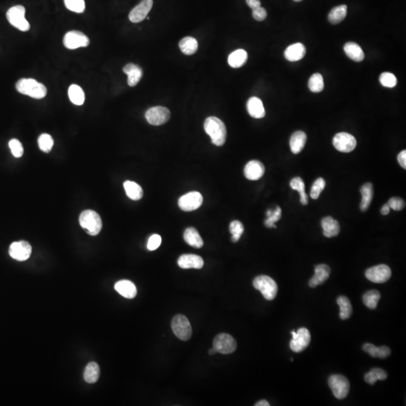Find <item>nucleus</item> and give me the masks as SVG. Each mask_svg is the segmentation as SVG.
<instances>
[{"mask_svg":"<svg viewBox=\"0 0 406 406\" xmlns=\"http://www.w3.org/2000/svg\"><path fill=\"white\" fill-rule=\"evenodd\" d=\"M204 128L214 145L216 146L224 145L227 139V128L221 119L216 117H209L205 121Z\"/></svg>","mask_w":406,"mask_h":406,"instance_id":"f257e3e1","label":"nucleus"},{"mask_svg":"<svg viewBox=\"0 0 406 406\" xmlns=\"http://www.w3.org/2000/svg\"><path fill=\"white\" fill-rule=\"evenodd\" d=\"M16 89L21 94L40 99L47 95V88L42 83L33 78H22L17 82Z\"/></svg>","mask_w":406,"mask_h":406,"instance_id":"f03ea898","label":"nucleus"},{"mask_svg":"<svg viewBox=\"0 0 406 406\" xmlns=\"http://www.w3.org/2000/svg\"><path fill=\"white\" fill-rule=\"evenodd\" d=\"M81 227L90 236H96L100 233L103 222L100 216L94 211L86 210L79 217Z\"/></svg>","mask_w":406,"mask_h":406,"instance_id":"7ed1b4c3","label":"nucleus"},{"mask_svg":"<svg viewBox=\"0 0 406 406\" xmlns=\"http://www.w3.org/2000/svg\"><path fill=\"white\" fill-rule=\"evenodd\" d=\"M254 288L260 290L263 297L267 300H273L278 293V285L276 282L267 275L257 276L253 282Z\"/></svg>","mask_w":406,"mask_h":406,"instance_id":"20e7f679","label":"nucleus"},{"mask_svg":"<svg viewBox=\"0 0 406 406\" xmlns=\"http://www.w3.org/2000/svg\"><path fill=\"white\" fill-rule=\"evenodd\" d=\"M26 9L23 6H15L8 10L6 17L8 21L15 28L22 32L28 31L30 23L25 18Z\"/></svg>","mask_w":406,"mask_h":406,"instance_id":"39448f33","label":"nucleus"},{"mask_svg":"<svg viewBox=\"0 0 406 406\" xmlns=\"http://www.w3.org/2000/svg\"><path fill=\"white\" fill-rule=\"evenodd\" d=\"M172 331L174 334L182 341H187L192 336V327L187 317L178 315L172 321Z\"/></svg>","mask_w":406,"mask_h":406,"instance_id":"423d86ee","label":"nucleus"},{"mask_svg":"<svg viewBox=\"0 0 406 406\" xmlns=\"http://www.w3.org/2000/svg\"><path fill=\"white\" fill-rule=\"evenodd\" d=\"M329 386L335 397L343 399L348 396L350 383L346 377L341 375H333L329 378Z\"/></svg>","mask_w":406,"mask_h":406,"instance_id":"0eeeda50","label":"nucleus"},{"mask_svg":"<svg viewBox=\"0 0 406 406\" xmlns=\"http://www.w3.org/2000/svg\"><path fill=\"white\" fill-rule=\"evenodd\" d=\"M213 348L218 353L230 354L236 351L237 343L233 336L227 333H221L214 339Z\"/></svg>","mask_w":406,"mask_h":406,"instance_id":"6e6552de","label":"nucleus"},{"mask_svg":"<svg viewBox=\"0 0 406 406\" xmlns=\"http://www.w3.org/2000/svg\"><path fill=\"white\" fill-rule=\"evenodd\" d=\"M170 111L163 106L151 108L145 113L147 121L151 125L160 126L166 124L170 118Z\"/></svg>","mask_w":406,"mask_h":406,"instance_id":"1a4fd4ad","label":"nucleus"},{"mask_svg":"<svg viewBox=\"0 0 406 406\" xmlns=\"http://www.w3.org/2000/svg\"><path fill=\"white\" fill-rule=\"evenodd\" d=\"M90 44L88 37L77 30L68 32L63 38V45L68 49L74 50L87 47Z\"/></svg>","mask_w":406,"mask_h":406,"instance_id":"9d476101","label":"nucleus"},{"mask_svg":"<svg viewBox=\"0 0 406 406\" xmlns=\"http://www.w3.org/2000/svg\"><path fill=\"white\" fill-rule=\"evenodd\" d=\"M391 275V269L388 266L384 264L373 266L366 271V278L377 284H381L388 281Z\"/></svg>","mask_w":406,"mask_h":406,"instance_id":"9b49d317","label":"nucleus"},{"mask_svg":"<svg viewBox=\"0 0 406 406\" xmlns=\"http://www.w3.org/2000/svg\"><path fill=\"white\" fill-rule=\"evenodd\" d=\"M291 334L293 339L290 341V347L292 351L300 353L307 348L311 342V334L309 330L300 328L297 332L292 331Z\"/></svg>","mask_w":406,"mask_h":406,"instance_id":"f8f14e48","label":"nucleus"},{"mask_svg":"<svg viewBox=\"0 0 406 406\" xmlns=\"http://www.w3.org/2000/svg\"><path fill=\"white\" fill-rule=\"evenodd\" d=\"M333 143L336 150L343 153L351 152L357 146L355 137L347 133L336 134L333 138Z\"/></svg>","mask_w":406,"mask_h":406,"instance_id":"ddd939ff","label":"nucleus"},{"mask_svg":"<svg viewBox=\"0 0 406 406\" xmlns=\"http://www.w3.org/2000/svg\"><path fill=\"white\" fill-rule=\"evenodd\" d=\"M203 197L199 192L193 191L181 196L178 199V206L184 212L196 210L202 206Z\"/></svg>","mask_w":406,"mask_h":406,"instance_id":"4468645a","label":"nucleus"},{"mask_svg":"<svg viewBox=\"0 0 406 406\" xmlns=\"http://www.w3.org/2000/svg\"><path fill=\"white\" fill-rule=\"evenodd\" d=\"M31 253V245L25 241L14 242L9 248V254L11 257L18 261H25L28 260Z\"/></svg>","mask_w":406,"mask_h":406,"instance_id":"2eb2a0df","label":"nucleus"},{"mask_svg":"<svg viewBox=\"0 0 406 406\" xmlns=\"http://www.w3.org/2000/svg\"><path fill=\"white\" fill-rule=\"evenodd\" d=\"M153 4H154L153 0H142L130 12L129 15L130 21L135 24L143 21L152 9Z\"/></svg>","mask_w":406,"mask_h":406,"instance_id":"dca6fc26","label":"nucleus"},{"mask_svg":"<svg viewBox=\"0 0 406 406\" xmlns=\"http://www.w3.org/2000/svg\"><path fill=\"white\" fill-rule=\"evenodd\" d=\"M244 173L247 179L257 181L264 175V165L258 160H251L245 166Z\"/></svg>","mask_w":406,"mask_h":406,"instance_id":"f3484780","label":"nucleus"},{"mask_svg":"<svg viewBox=\"0 0 406 406\" xmlns=\"http://www.w3.org/2000/svg\"><path fill=\"white\" fill-rule=\"evenodd\" d=\"M178 264L181 269H202L204 260L196 254H183L178 258Z\"/></svg>","mask_w":406,"mask_h":406,"instance_id":"a211bd4d","label":"nucleus"},{"mask_svg":"<svg viewBox=\"0 0 406 406\" xmlns=\"http://www.w3.org/2000/svg\"><path fill=\"white\" fill-rule=\"evenodd\" d=\"M331 269L330 266L326 264H320L315 266V275L309 281V287L315 288L317 286L321 285L325 282L330 277Z\"/></svg>","mask_w":406,"mask_h":406,"instance_id":"6ab92c4d","label":"nucleus"},{"mask_svg":"<svg viewBox=\"0 0 406 406\" xmlns=\"http://www.w3.org/2000/svg\"><path fill=\"white\" fill-rule=\"evenodd\" d=\"M124 72L127 74L128 79L127 83L130 87H135L139 84L143 75L142 68L134 63H128L124 67Z\"/></svg>","mask_w":406,"mask_h":406,"instance_id":"aec40b11","label":"nucleus"},{"mask_svg":"<svg viewBox=\"0 0 406 406\" xmlns=\"http://www.w3.org/2000/svg\"><path fill=\"white\" fill-rule=\"evenodd\" d=\"M115 289L118 293L127 299H133L137 295L136 285L128 280L118 281L115 284Z\"/></svg>","mask_w":406,"mask_h":406,"instance_id":"412c9836","label":"nucleus"},{"mask_svg":"<svg viewBox=\"0 0 406 406\" xmlns=\"http://www.w3.org/2000/svg\"><path fill=\"white\" fill-rule=\"evenodd\" d=\"M306 54V48L303 44L296 43L287 47L284 51V57L290 62L302 60Z\"/></svg>","mask_w":406,"mask_h":406,"instance_id":"4be33fe9","label":"nucleus"},{"mask_svg":"<svg viewBox=\"0 0 406 406\" xmlns=\"http://www.w3.org/2000/svg\"><path fill=\"white\" fill-rule=\"evenodd\" d=\"M247 109H248L249 115L252 118H257V119L264 118L266 115L263 102L255 96H253L248 99V103H247Z\"/></svg>","mask_w":406,"mask_h":406,"instance_id":"5701e85b","label":"nucleus"},{"mask_svg":"<svg viewBox=\"0 0 406 406\" xmlns=\"http://www.w3.org/2000/svg\"><path fill=\"white\" fill-rule=\"evenodd\" d=\"M321 227L324 230V236L327 238L335 237L338 236L340 232V225L339 222L330 216L323 218L321 221Z\"/></svg>","mask_w":406,"mask_h":406,"instance_id":"b1692460","label":"nucleus"},{"mask_svg":"<svg viewBox=\"0 0 406 406\" xmlns=\"http://www.w3.org/2000/svg\"><path fill=\"white\" fill-rule=\"evenodd\" d=\"M307 141V136L302 131H296L292 135L290 140V150L294 154H299L303 149Z\"/></svg>","mask_w":406,"mask_h":406,"instance_id":"393cba45","label":"nucleus"},{"mask_svg":"<svg viewBox=\"0 0 406 406\" xmlns=\"http://www.w3.org/2000/svg\"><path fill=\"white\" fill-rule=\"evenodd\" d=\"M344 51L346 55L354 61L361 62L364 60L365 55L363 50L360 48V45L355 42H350L345 44L344 46Z\"/></svg>","mask_w":406,"mask_h":406,"instance_id":"a878e982","label":"nucleus"},{"mask_svg":"<svg viewBox=\"0 0 406 406\" xmlns=\"http://www.w3.org/2000/svg\"><path fill=\"white\" fill-rule=\"evenodd\" d=\"M363 349L371 357H375V358H387L391 354V351L388 347H376L370 343L365 344L363 346Z\"/></svg>","mask_w":406,"mask_h":406,"instance_id":"bb28decb","label":"nucleus"},{"mask_svg":"<svg viewBox=\"0 0 406 406\" xmlns=\"http://www.w3.org/2000/svg\"><path fill=\"white\" fill-rule=\"evenodd\" d=\"M184 239L189 245L193 248H200L204 245V242H203L199 232L193 227H188L184 231Z\"/></svg>","mask_w":406,"mask_h":406,"instance_id":"cd10ccee","label":"nucleus"},{"mask_svg":"<svg viewBox=\"0 0 406 406\" xmlns=\"http://www.w3.org/2000/svg\"><path fill=\"white\" fill-rule=\"evenodd\" d=\"M248 60V53L243 49L233 51L228 57V63L231 67L240 68L246 63Z\"/></svg>","mask_w":406,"mask_h":406,"instance_id":"c85d7f7f","label":"nucleus"},{"mask_svg":"<svg viewBox=\"0 0 406 406\" xmlns=\"http://www.w3.org/2000/svg\"><path fill=\"white\" fill-rule=\"evenodd\" d=\"M360 193L362 194L360 209L363 212H366L369 209L373 198V185L371 183H366L360 189Z\"/></svg>","mask_w":406,"mask_h":406,"instance_id":"c756f323","label":"nucleus"},{"mask_svg":"<svg viewBox=\"0 0 406 406\" xmlns=\"http://www.w3.org/2000/svg\"><path fill=\"white\" fill-rule=\"evenodd\" d=\"M99 375H100V369L97 363L91 362L86 366L84 373V378L86 382L89 384L96 383L99 379Z\"/></svg>","mask_w":406,"mask_h":406,"instance_id":"7c9ffc66","label":"nucleus"},{"mask_svg":"<svg viewBox=\"0 0 406 406\" xmlns=\"http://www.w3.org/2000/svg\"><path fill=\"white\" fill-rule=\"evenodd\" d=\"M126 193L130 199L133 200H139L143 196L142 187L133 181H127L124 184Z\"/></svg>","mask_w":406,"mask_h":406,"instance_id":"2f4dec72","label":"nucleus"},{"mask_svg":"<svg viewBox=\"0 0 406 406\" xmlns=\"http://www.w3.org/2000/svg\"><path fill=\"white\" fill-rule=\"evenodd\" d=\"M348 6L346 5H341L333 8L328 15V20L331 24H337L342 22L347 15Z\"/></svg>","mask_w":406,"mask_h":406,"instance_id":"473e14b6","label":"nucleus"},{"mask_svg":"<svg viewBox=\"0 0 406 406\" xmlns=\"http://www.w3.org/2000/svg\"><path fill=\"white\" fill-rule=\"evenodd\" d=\"M180 49L186 55H192L197 51L198 42L194 38L187 37L181 39L179 42Z\"/></svg>","mask_w":406,"mask_h":406,"instance_id":"72a5a7b5","label":"nucleus"},{"mask_svg":"<svg viewBox=\"0 0 406 406\" xmlns=\"http://www.w3.org/2000/svg\"><path fill=\"white\" fill-rule=\"evenodd\" d=\"M68 93H69V99L73 104L76 105V106H81L84 104V100H85V95H84V90L79 86L77 84H72L69 87Z\"/></svg>","mask_w":406,"mask_h":406,"instance_id":"f704fd0d","label":"nucleus"},{"mask_svg":"<svg viewBox=\"0 0 406 406\" xmlns=\"http://www.w3.org/2000/svg\"><path fill=\"white\" fill-rule=\"evenodd\" d=\"M387 378V374L385 371L379 368H374L365 375L364 379L366 382L371 385H374L377 381H384Z\"/></svg>","mask_w":406,"mask_h":406,"instance_id":"c9c22d12","label":"nucleus"},{"mask_svg":"<svg viewBox=\"0 0 406 406\" xmlns=\"http://www.w3.org/2000/svg\"><path fill=\"white\" fill-rule=\"evenodd\" d=\"M337 303L340 307V317L342 320H346L351 317L352 314V306L349 299L346 296H341L337 299Z\"/></svg>","mask_w":406,"mask_h":406,"instance_id":"e433bc0d","label":"nucleus"},{"mask_svg":"<svg viewBox=\"0 0 406 406\" xmlns=\"http://www.w3.org/2000/svg\"><path fill=\"white\" fill-rule=\"evenodd\" d=\"M290 187L293 190L299 192V195H300V202L304 206L308 205L309 199H308V195L306 194V190H304L303 180L299 177L293 178L290 181Z\"/></svg>","mask_w":406,"mask_h":406,"instance_id":"4c0bfd02","label":"nucleus"},{"mask_svg":"<svg viewBox=\"0 0 406 406\" xmlns=\"http://www.w3.org/2000/svg\"><path fill=\"white\" fill-rule=\"evenodd\" d=\"M381 299V293L378 290H369L363 296V303L370 309H376L378 301Z\"/></svg>","mask_w":406,"mask_h":406,"instance_id":"58836bf2","label":"nucleus"},{"mask_svg":"<svg viewBox=\"0 0 406 406\" xmlns=\"http://www.w3.org/2000/svg\"><path fill=\"white\" fill-rule=\"evenodd\" d=\"M309 87L313 93H320L324 90V78L319 73L314 74L309 81Z\"/></svg>","mask_w":406,"mask_h":406,"instance_id":"ea45409f","label":"nucleus"},{"mask_svg":"<svg viewBox=\"0 0 406 406\" xmlns=\"http://www.w3.org/2000/svg\"><path fill=\"white\" fill-rule=\"evenodd\" d=\"M266 216H267V219L265 221V225L268 228H271V227L276 228V226L275 225V224L277 221H279L281 218V208L279 206H277L275 211L268 210L267 212H266Z\"/></svg>","mask_w":406,"mask_h":406,"instance_id":"a19ab883","label":"nucleus"},{"mask_svg":"<svg viewBox=\"0 0 406 406\" xmlns=\"http://www.w3.org/2000/svg\"><path fill=\"white\" fill-rule=\"evenodd\" d=\"M230 231L232 234V242H237L243 234V224L239 221H233L230 225Z\"/></svg>","mask_w":406,"mask_h":406,"instance_id":"79ce46f5","label":"nucleus"},{"mask_svg":"<svg viewBox=\"0 0 406 406\" xmlns=\"http://www.w3.org/2000/svg\"><path fill=\"white\" fill-rule=\"evenodd\" d=\"M38 143H39V148L42 151L48 153L52 149L53 145H54V140H53V138L50 135L44 133V134H42L39 136Z\"/></svg>","mask_w":406,"mask_h":406,"instance_id":"37998d69","label":"nucleus"},{"mask_svg":"<svg viewBox=\"0 0 406 406\" xmlns=\"http://www.w3.org/2000/svg\"><path fill=\"white\" fill-rule=\"evenodd\" d=\"M64 3L67 9L75 13H83L85 10L84 0H64Z\"/></svg>","mask_w":406,"mask_h":406,"instance_id":"c03bdc74","label":"nucleus"},{"mask_svg":"<svg viewBox=\"0 0 406 406\" xmlns=\"http://www.w3.org/2000/svg\"><path fill=\"white\" fill-rule=\"evenodd\" d=\"M379 81L381 85L389 88H393L397 84V79L393 74L384 72L380 75Z\"/></svg>","mask_w":406,"mask_h":406,"instance_id":"a18cd8bd","label":"nucleus"},{"mask_svg":"<svg viewBox=\"0 0 406 406\" xmlns=\"http://www.w3.org/2000/svg\"><path fill=\"white\" fill-rule=\"evenodd\" d=\"M326 182L324 178H319L314 182L311 189V197L313 199H317L319 198L320 195L322 193L323 190L325 188Z\"/></svg>","mask_w":406,"mask_h":406,"instance_id":"49530a36","label":"nucleus"},{"mask_svg":"<svg viewBox=\"0 0 406 406\" xmlns=\"http://www.w3.org/2000/svg\"><path fill=\"white\" fill-rule=\"evenodd\" d=\"M9 145L14 157H17V158L22 157L23 154H24V148L19 140L16 139H12L9 142Z\"/></svg>","mask_w":406,"mask_h":406,"instance_id":"de8ad7c7","label":"nucleus"},{"mask_svg":"<svg viewBox=\"0 0 406 406\" xmlns=\"http://www.w3.org/2000/svg\"><path fill=\"white\" fill-rule=\"evenodd\" d=\"M161 236L157 234H154L149 238L148 242V249L149 251H155L161 245Z\"/></svg>","mask_w":406,"mask_h":406,"instance_id":"09e8293b","label":"nucleus"},{"mask_svg":"<svg viewBox=\"0 0 406 406\" xmlns=\"http://www.w3.org/2000/svg\"><path fill=\"white\" fill-rule=\"evenodd\" d=\"M387 204L390 209L394 211L402 210L405 206V201L399 197H392L391 199H389Z\"/></svg>","mask_w":406,"mask_h":406,"instance_id":"8fccbe9b","label":"nucleus"},{"mask_svg":"<svg viewBox=\"0 0 406 406\" xmlns=\"http://www.w3.org/2000/svg\"><path fill=\"white\" fill-rule=\"evenodd\" d=\"M253 18L257 21H263L266 19L267 17V12L264 8L260 7L257 8V9H253L252 10Z\"/></svg>","mask_w":406,"mask_h":406,"instance_id":"3c124183","label":"nucleus"},{"mask_svg":"<svg viewBox=\"0 0 406 406\" xmlns=\"http://www.w3.org/2000/svg\"><path fill=\"white\" fill-rule=\"evenodd\" d=\"M398 162H399V164L400 166H402V168L404 169H406V151L404 150V151H401L399 153V155H398Z\"/></svg>","mask_w":406,"mask_h":406,"instance_id":"603ef678","label":"nucleus"},{"mask_svg":"<svg viewBox=\"0 0 406 406\" xmlns=\"http://www.w3.org/2000/svg\"><path fill=\"white\" fill-rule=\"evenodd\" d=\"M246 3L252 10L261 6L260 0H246Z\"/></svg>","mask_w":406,"mask_h":406,"instance_id":"864d4df0","label":"nucleus"},{"mask_svg":"<svg viewBox=\"0 0 406 406\" xmlns=\"http://www.w3.org/2000/svg\"><path fill=\"white\" fill-rule=\"evenodd\" d=\"M390 208L389 207L388 204H385L383 206V207L381 208V215H387L389 213H390Z\"/></svg>","mask_w":406,"mask_h":406,"instance_id":"5fc2aeb1","label":"nucleus"},{"mask_svg":"<svg viewBox=\"0 0 406 406\" xmlns=\"http://www.w3.org/2000/svg\"><path fill=\"white\" fill-rule=\"evenodd\" d=\"M270 404L266 400H261L255 404V406H269Z\"/></svg>","mask_w":406,"mask_h":406,"instance_id":"6e6d98bb","label":"nucleus"},{"mask_svg":"<svg viewBox=\"0 0 406 406\" xmlns=\"http://www.w3.org/2000/svg\"><path fill=\"white\" fill-rule=\"evenodd\" d=\"M217 351L215 349V348H212L211 349H209V355H214V354H217Z\"/></svg>","mask_w":406,"mask_h":406,"instance_id":"4d7b16f0","label":"nucleus"},{"mask_svg":"<svg viewBox=\"0 0 406 406\" xmlns=\"http://www.w3.org/2000/svg\"><path fill=\"white\" fill-rule=\"evenodd\" d=\"M294 1L295 2H297V3H298V2H301V1H302V0H294Z\"/></svg>","mask_w":406,"mask_h":406,"instance_id":"13d9d810","label":"nucleus"}]
</instances>
